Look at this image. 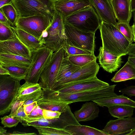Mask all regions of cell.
I'll return each instance as SVG.
<instances>
[{"instance_id":"obj_1","label":"cell","mask_w":135,"mask_h":135,"mask_svg":"<svg viewBox=\"0 0 135 135\" xmlns=\"http://www.w3.org/2000/svg\"><path fill=\"white\" fill-rule=\"evenodd\" d=\"M99 29L104 49L118 56L127 55L131 43L114 25L101 21Z\"/></svg>"},{"instance_id":"obj_2","label":"cell","mask_w":135,"mask_h":135,"mask_svg":"<svg viewBox=\"0 0 135 135\" xmlns=\"http://www.w3.org/2000/svg\"><path fill=\"white\" fill-rule=\"evenodd\" d=\"M116 85L101 88L89 90L74 93L65 94L50 89L51 92L57 101L68 104L76 102L93 101L104 97L117 95L114 92Z\"/></svg>"},{"instance_id":"obj_3","label":"cell","mask_w":135,"mask_h":135,"mask_svg":"<svg viewBox=\"0 0 135 135\" xmlns=\"http://www.w3.org/2000/svg\"><path fill=\"white\" fill-rule=\"evenodd\" d=\"M63 17L65 22L73 26L81 31L94 33L99 29L101 22L95 9L91 5Z\"/></svg>"},{"instance_id":"obj_4","label":"cell","mask_w":135,"mask_h":135,"mask_svg":"<svg viewBox=\"0 0 135 135\" xmlns=\"http://www.w3.org/2000/svg\"><path fill=\"white\" fill-rule=\"evenodd\" d=\"M46 37L41 40L43 45L56 52L66 45L67 39L64 27V17L56 10L50 26L46 30Z\"/></svg>"},{"instance_id":"obj_5","label":"cell","mask_w":135,"mask_h":135,"mask_svg":"<svg viewBox=\"0 0 135 135\" xmlns=\"http://www.w3.org/2000/svg\"><path fill=\"white\" fill-rule=\"evenodd\" d=\"M55 0H11L19 17H27L38 14L48 15L52 19L55 10Z\"/></svg>"},{"instance_id":"obj_6","label":"cell","mask_w":135,"mask_h":135,"mask_svg":"<svg viewBox=\"0 0 135 135\" xmlns=\"http://www.w3.org/2000/svg\"><path fill=\"white\" fill-rule=\"evenodd\" d=\"M22 80L9 75H0V115L9 112L12 104L17 99Z\"/></svg>"},{"instance_id":"obj_7","label":"cell","mask_w":135,"mask_h":135,"mask_svg":"<svg viewBox=\"0 0 135 135\" xmlns=\"http://www.w3.org/2000/svg\"><path fill=\"white\" fill-rule=\"evenodd\" d=\"M54 51L44 46L32 51L31 63L25 82L37 83L43 70L50 62Z\"/></svg>"},{"instance_id":"obj_8","label":"cell","mask_w":135,"mask_h":135,"mask_svg":"<svg viewBox=\"0 0 135 135\" xmlns=\"http://www.w3.org/2000/svg\"><path fill=\"white\" fill-rule=\"evenodd\" d=\"M52 20L48 15L41 13L19 17L15 26L40 40L43 32L50 26Z\"/></svg>"},{"instance_id":"obj_9","label":"cell","mask_w":135,"mask_h":135,"mask_svg":"<svg viewBox=\"0 0 135 135\" xmlns=\"http://www.w3.org/2000/svg\"><path fill=\"white\" fill-rule=\"evenodd\" d=\"M64 23L67 37L66 44L94 54L95 33L81 31L64 22Z\"/></svg>"},{"instance_id":"obj_10","label":"cell","mask_w":135,"mask_h":135,"mask_svg":"<svg viewBox=\"0 0 135 135\" xmlns=\"http://www.w3.org/2000/svg\"><path fill=\"white\" fill-rule=\"evenodd\" d=\"M66 55L64 47L53 53L50 61L40 76L38 83L42 88H53L56 83L61 65Z\"/></svg>"},{"instance_id":"obj_11","label":"cell","mask_w":135,"mask_h":135,"mask_svg":"<svg viewBox=\"0 0 135 135\" xmlns=\"http://www.w3.org/2000/svg\"><path fill=\"white\" fill-rule=\"evenodd\" d=\"M96 60H93L81 67L69 78L52 89L56 90L71 84L96 76L99 69V65L97 63Z\"/></svg>"},{"instance_id":"obj_12","label":"cell","mask_w":135,"mask_h":135,"mask_svg":"<svg viewBox=\"0 0 135 135\" xmlns=\"http://www.w3.org/2000/svg\"><path fill=\"white\" fill-rule=\"evenodd\" d=\"M135 129V117L110 120L102 130L107 135H127Z\"/></svg>"},{"instance_id":"obj_13","label":"cell","mask_w":135,"mask_h":135,"mask_svg":"<svg viewBox=\"0 0 135 135\" xmlns=\"http://www.w3.org/2000/svg\"><path fill=\"white\" fill-rule=\"evenodd\" d=\"M109 85V84L108 83L98 79L96 76L91 79L71 84L64 87L55 90L63 93H71L101 88Z\"/></svg>"},{"instance_id":"obj_14","label":"cell","mask_w":135,"mask_h":135,"mask_svg":"<svg viewBox=\"0 0 135 135\" xmlns=\"http://www.w3.org/2000/svg\"><path fill=\"white\" fill-rule=\"evenodd\" d=\"M0 53L20 56L31 60L32 52L17 37L9 40L0 41Z\"/></svg>"},{"instance_id":"obj_15","label":"cell","mask_w":135,"mask_h":135,"mask_svg":"<svg viewBox=\"0 0 135 135\" xmlns=\"http://www.w3.org/2000/svg\"><path fill=\"white\" fill-rule=\"evenodd\" d=\"M95 9L101 21L115 25L117 23L110 0H88Z\"/></svg>"},{"instance_id":"obj_16","label":"cell","mask_w":135,"mask_h":135,"mask_svg":"<svg viewBox=\"0 0 135 135\" xmlns=\"http://www.w3.org/2000/svg\"><path fill=\"white\" fill-rule=\"evenodd\" d=\"M97 57L100 67L110 73L117 70L123 63L121 57L110 52L102 46L100 47L99 54Z\"/></svg>"},{"instance_id":"obj_17","label":"cell","mask_w":135,"mask_h":135,"mask_svg":"<svg viewBox=\"0 0 135 135\" xmlns=\"http://www.w3.org/2000/svg\"><path fill=\"white\" fill-rule=\"evenodd\" d=\"M88 0H55V8L64 17L68 16L90 5Z\"/></svg>"},{"instance_id":"obj_18","label":"cell","mask_w":135,"mask_h":135,"mask_svg":"<svg viewBox=\"0 0 135 135\" xmlns=\"http://www.w3.org/2000/svg\"><path fill=\"white\" fill-rule=\"evenodd\" d=\"M118 22L129 23L132 16L130 0H110Z\"/></svg>"},{"instance_id":"obj_19","label":"cell","mask_w":135,"mask_h":135,"mask_svg":"<svg viewBox=\"0 0 135 135\" xmlns=\"http://www.w3.org/2000/svg\"><path fill=\"white\" fill-rule=\"evenodd\" d=\"M98 106L93 101L83 104L80 109L74 113L76 119L79 122L94 119L99 115V110Z\"/></svg>"},{"instance_id":"obj_20","label":"cell","mask_w":135,"mask_h":135,"mask_svg":"<svg viewBox=\"0 0 135 135\" xmlns=\"http://www.w3.org/2000/svg\"><path fill=\"white\" fill-rule=\"evenodd\" d=\"M42 90V98L37 102L38 105L41 109L61 113L66 111L68 104L56 101L46 91Z\"/></svg>"},{"instance_id":"obj_21","label":"cell","mask_w":135,"mask_h":135,"mask_svg":"<svg viewBox=\"0 0 135 135\" xmlns=\"http://www.w3.org/2000/svg\"><path fill=\"white\" fill-rule=\"evenodd\" d=\"M98 106H109L116 105H124L130 106L135 108V101L123 95H120L104 97L93 100Z\"/></svg>"},{"instance_id":"obj_22","label":"cell","mask_w":135,"mask_h":135,"mask_svg":"<svg viewBox=\"0 0 135 135\" xmlns=\"http://www.w3.org/2000/svg\"><path fill=\"white\" fill-rule=\"evenodd\" d=\"M31 60L16 55L0 53V65L3 67H29Z\"/></svg>"},{"instance_id":"obj_23","label":"cell","mask_w":135,"mask_h":135,"mask_svg":"<svg viewBox=\"0 0 135 135\" xmlns=\"http://www.w3.org/2000/svg\"><path fill=\"white\" fill-rule=\"evenodd\" d=\"M16 34L18 39L32 52L44 46L41 40L25 31L14 28Z\"/></svg>"},{"instance_id":"obj_24","label":"cell","mask_w":135,"mask_h":135,"mask_svg":"<svg viewBox=\"0 0 135 135\" xmlns=\"http://www.w3.org/2000/svg\"><path fill=\"white\" fill-rule=\"evenodd\" d=\"M81 68L72 64L65 56L62 61L54 88L60 84ZM52 88V89H53Z\"/></svg>"},{"instance_id":"obj_25","label":"cell","mask_w":135,"mask_h":135,"mask_svg":"<svg viewBox=\"0 0 135 135\" xmlns=\"http://www.w3.org/2000/svg\"><path fill=\"white\" fill-rule=\"evenodd\" d=\"M71 135H107L102 130L90 126L80 125H70L64 129Z\"/></svg>"},{"instance_id":"obj_26","label":"cell","mask_w":135,"mask_h":135,"mask_svg":"<svg viewBox=\"0 0 135 135\" xmlns=\"http://www.w3.org/2000/svg\"><path fill=\"white\" fill-rule=\"evenodd\" d=\"M131 79L135 80V66L128 61L111 80L113 82H119Z\"/></svg>"},{"instance_id":"obj_27","label":"cell","mask_w":135,"mask_h":135,"mask_svg":"<svg viewBox=\"0 0 135 135\" xmlns=\"http://www.w3.org/2000/svg\"><path fill=\"white\" fill-rule=\"evenodd\" d=\"M108 111L113 117L121 118L132 117L133 115L134 108L124 105H116L108 107Z\"/></svg>"},{"instance_id":"obj_28","label":"cell","mask_w":135,"mask_h":135,"mask_svg":"<svg viewBox=\"0 0 135 135\" xmlns=\"http://www.w3.org/2000/svg\"><path fill=\"white\" fill-rule=\"evenodd\" d=\"M0 10L7 18L11 25L16 28V24L19 16L13 4L11 2L5 4L0 8Z\"/></svg>"},{"instance_id":"obj_29","label":"cell","mask_w":135,"mask_h":135,"mask_svg":"<svg viewBox=\"0 0 135 135\" xmlns=\"http://www.w3.org/2000/svg\"><path fill=\"white\" fill-rule=\"evenodd\" d=\"M73 64L81 67L92 61L97 60L94 54H81L75 55H65Z\"/></svg>"},{"instance_id":"obj_30","label":"cell","mask_w":135,"mask_h":135,"mask_svg":"<svg viewBox=\"0 0 135 135\" xmlns=\"http://www.w3.org/2000/svg\"><path fill=\"white\" fill-rule=\"evenodd\" d=\"M31 126L37 129L40 135H71L69 132L65 129L54 127L34 125Z\"/></svg>"},{"instance_id":"obj_31","label":"cell","mask_w":135,"mask_h":135,"mask_svg":"<svg viewBox=\"0 0 135 135\" xmlns=\"http://www.w3.org/2000/svg\"><path fill=\"white\" fill-rule=\"evenodd\" d=\"M42 87L38 83H34L25 82L19 88L17 98H20L35 91L41 89Z\"/></svg>"},{"instance_id":"obj_32","label":"cell","mask_w":135,"mask_h":135,"mask_svg":"<svg viewBox=\"0 0 135 135\" xmlns=\"http://www.w3.org/2000/svg\"><path fill=\"white\" fill-rule=\"evenodd\" d=\"M9 72V75L25 80L27 74L29 67L9 66L4 67Z\"/></svg>"},{"instance_id":"obj_33","label":"cell","mask_w":135,"mask_h":135,"mask_svg":"<svg viewBox=\"0 0 135 135\" xmlns=\"http://www.w3.org/2000/svg\"><path fill=\"white\" fill-rule=\"evenodd\" d=\"M14 28L8 27L0 22V41L11 40L17 37Z\"/></svg>"},{"instance_id":"obj_34","label":"cell","mask_w":135,"mask_h":135,"mask_svg":"<svg viewBox=\"0 0 135 135\" xmlns=\"http://www.w3.org/2000/svg\"><path fill=\"white\" fill-rule=\"evenodd\" d=\"M115 26L131 43L133 42L134 38L132 27L129 23L118 22Z\"/></svg>"},{"instance_id":"obj_35","label":"cell","mask_w":135,"mask_h":135,"mask_svg":"<svg viewBox=\"0 0 135 135\" xmlns=\"http://www.w3.org/2000/svg\"><path fill=\"white\" fill-rule=\"evenodd\" d=\"M42 90H38L22 97L17 98L24 101L23 105H27L35 102H37L42 98Z\"/></svg>"},{"instance_id":"obj_36","label":"cell","mask_w":135,"mask_h":135,"mask_svg":"<svg viewBox=\"0 0 135 135\" xmlns=\"http://www.w3.org/2000/svg\"><path fill=\"white\" fill-rule=\"evenodd\" d=\"M1 123L4 126V127L11 128L16 126L19 122H22L21 119L6 115L1 118Z\"/></svg>"},{"instance_id":"obj_37","label":"cell","mask_w":135,"mask_h":135,"mask_svg":"<svg viewBox=\"0 0 135 135\" xmlns=\"http://www.w3.org/2000/svg\"><path fill=\"white\" fill-rule=\"evenodd\" d=\"M64 48L66 52V55H75L93 54L88 51L83 50L66 44Z\"/></svg>"},{"instance_id":"obj_38","label":"cell","mask_w":135,"mask_h":135,"mask_svg":"<svg viewBox=\"0 0 135 135\" xmlns=\"http://www.w3.org/2000/svg\"><path fill=\"white\" fill-rule=\"evenodd\" d=\"M53 120H52V121L51 120H49L44 118L40 120L30 123H22V124L25 126H31V125H34L39 126H49L54 127L53 124Z\"/></svg>"},{"instance_id":"obj_39","label":"cell","mask_w":135,"mask_h":135,"mask_svg":"<svg viewBox=\"0 0 135 135\" xmlns=\"http://www.w3.org/2000/svg\"><path fill=\"white\" fill-rule=\"evenodd\" d=\"M61 113L59 112L43 109L44 118L49 120H53L59 118Z\"/></svg>"},{"instance_id":"obj_40","label":"cell","mask_w":135,"mask_h":135,"mask_svg":"<svg viewBox=\"0 0 135 135\" xmlns=\"http://www.w3.org/2000/svg\"><path fill=\"white\" fill-rule=\"evenodd\" d=\"M27 116L30 118H44L43 109H41L37 105L35 107L30 114Z\"/></svg>"},{"instance_id":"obj_41","label":"cell","mask_w":135,"mask_h":135,"mask_svg":"<svg viewBox=\"0 0 135 135\" xmlns=\"http://www.w3.org/2000/svg\"><path fill=\"white\" fill-rule=\"evenodd\" d=\"M8 116L14 117H16L22 120L26 118L27 115H26L24 112L23 105L20 107L14 113L10 114Z\"/></svg>"},{"instance_id":"obj_42","label":"cell","mask_w":135,"mask_h":135,"mask_svg":"<svg viewBox=\"0 0 135 135\" xmlns=\"http://www.w3.org/2000/svg\"><path fill=\"white\" fill-rule=\"evenodd\" d=\"M119 91L123 94H126L130 97L135 96V86H128L120 89Z\"/></svg>"},{"instance_id":"obj_43","label":"cell","mask_w":135,"mask_h":135,"mask_svg":"<svg viewBox=\"0 0 135 135\" xmlns=\"http://www.w3.org/2000/svg\"><path fill=\"white\" fill-rule=\"evenodd\" d=\"M24 101L17 99L12 104L11 108L10 114H12L16 111L21 106L23 105Z\"/></svg>"},{"instance_id":"obj_44","label":"cell","mask_w":135,"mask_h":135,"mask_svg":"<svg viewBox=\"0 0 135 135\" xmlns=\"http://www.w3.org/2000/svg\"><path fill=\"white\" fill-rule=\"evenodd\" d=\"M37 105V102L36 101L28 105H23L24 112L26 115H29Z\"/></svg>"},{"instance_id":"obj_45","label":"cell","mask_w":135,"mask_h":135,"mask_svg":"<svg viewBox=\"0 0 135 135\" xmlns=\"http://www.w3.org/2000/svg\"><path fill=\"white\" fill-rule=\"evenodd\" d=\"M0 22L2 23L8 27H10L12 26L9 23L7 18L1 10H0Z\"/></svg>"},{"instance_id":"obj_46","label":"cell","mask_w":135,"mask_h":135,"mask_svg":"<svg viewBox=\"0 0 135 135\" xmlns=\"http://www.w3.org/2000/svg\"><path fill=\"white\" fill-rule=\"evenodd\" d=\"M127 55L129 56H135V43H131V44Z\"/></svg>"},{"instance_id":"obj_47","label":"cell","mask_w":135,"mask_h":135,"mask_svg":"<svg viewBox=\"0 0 135 135\" xmlns=\"http://www.w3.org/2000/svg\"><path fill=\"white\" fill-rule=\"evenodd\" d=\"M35 133H26L17 131H14L11 133H7V135H36Z\"/></svg>"},{"instance_id":"obj_48","label":"cell","mask_w":135,"mask_h":135,"mask_svg":"<svg viewBox=\"0 0 135 135\" xmlns=\"http://www.w3.org/2000/svg\"><path fill=\"white\" fill-rule=\"evenodd\" d=\"M0 75H9L8 71L1 65H0Z\"/></svg>"},{"instance_id":"obj_49","label":"cell","mask_w":135,"mask_h":135,"mask_svg":"<svg viewBox=\"0 0 135 135\" xmlns=\"http://www.w3.org/2000/svg\"><path fill=\"white\" fill-rule=\"evenodd\" d=\"M128 60L132 64L135 66V56L129 55Z\"/></svg>"},{"instance_id":"obj_50","label":"cell","mask_w":135,"mask_h":135,"mask_svg":"<svg viewBox=\"0 0 135 135\" xmlns=\"http://www.w3.org/2000/svg\"><path fill=\"white\" fill-rule=\"evenodd\" d=\"M131 11L132 12L135 11V0H130Z\"/></svg>"},{"instance_id":"obj_51","label":"cell","mask_w":135,"mask_h":135,"mask_svg":"<svg viewBox=\"0 0 135 135\" xmlns=\"http://www.w3.org/2000/svg\"><path fill=\"white\" fill-rule=\"evenodd\" d=\"M11 0H0V8L4 5L11 2Z\"/></svg>"},{"instance_id":"obj_52","label":"cell","mask_w":135,"mask_h":135,"mask_svg":"<svg viewBox=\"0 0 135 135\" xmlns=\"http://www.w3.org/2000/svg\"><path fill=\"white\" fill-rule=\"evenodd\" d=\"M7 130L4 128L0 126V135H6L7 132Z\"/></svg>"},{"instance_id":"obj_53","label":"cell","mask_w":135,"mask_h":135,"mask_svg":"<svg viewBox=\"0 0 135 135\" xmlns=\"http://www.w3.org/2000/svg\"><path fill=\"white\" fill-rule=\"evenodd\" d=\"M131 27L133 30V34L134 38L133 41L135 42V24L133 23Z\"/></svg>"},{"instance_id":"obj_54","label":"cell","mask_w":135,"mask_h":135,"mask_svg":"<svg viewBox=\"0 0 135 135\" xmlns=\"http://www.w3.org/2000/svg\"><path fill=\"white\" fill-rule=\"evenodd\" d=\"M135 135V129L131 132L128 134V135Z\"/></svg>"},{"instance_id":"obj_55","label":"cell","mask_w":135,"mask_h":135,"mask_svg":"<svg viewBox=\"0 0 135 135\" xmlns=\"http://www.w3.org/2000/svg\"><path fill=\"white\" fill-rule=\"evenodd\" d=\"M133 23L135 24V11L133 12Z\"/></svg>"}]
</instances>
